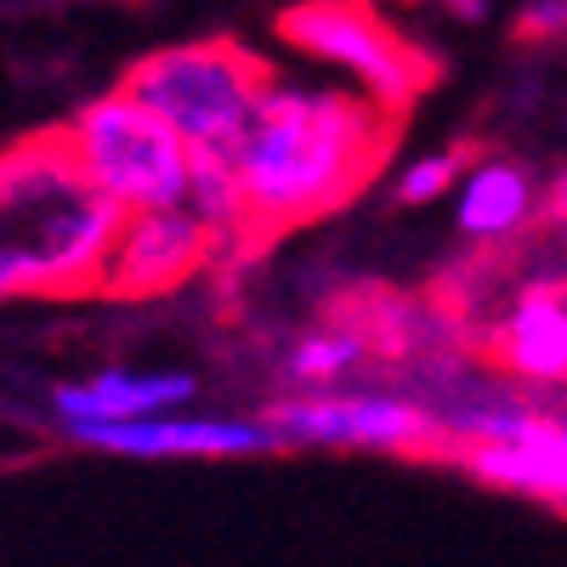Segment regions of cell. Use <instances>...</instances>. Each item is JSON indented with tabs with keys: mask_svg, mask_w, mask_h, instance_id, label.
Here are the masks:
<instances>
[{
	"mask_svg": "<svg viewBox=\"0 0 567 567\" xmlns=\"http://www.w3.org/2000/svg\"><path fill=\"white\" fill-rule=\"evenodd\" d=\"M69 443L114 460H261L284 449L267 414L239 420V414H182V409L80 425V432H69Z\"/></svg>",
	"mask_w": 567,
	"mask_h": 567,
	"instance_id": "obj_8",
	"label": "cell"
},
{
	"mask_svg": "<svg viewBox=\"0 0 567 567\" xmlns=\"http://www.w3.org/2000/svg\"><path fill=\"white\" fill-rule=\"evenodd\" d=\"M58 136L74 154V165L91 176V187H103L120 210H154L187 199L194 148L182 142L171 120H159L125 85L80 103L69 125H58Z\"/></svg>",
	"mask_w": 567,
	"mask_h": 567,
	"instance_id": "obj_4",
	"label": "cell"
},
{
	"mask_svg": "<svg viewBox=\"0 0 567 567\" xmlns=\"http://www.w3.org/2000/svg\"><path fill=\"white\" fill-rule=\"evenodd\" d=\"M539 221L534 171L516 159H471L454 187V227L477 250H505Z\"/></svg>",
	"mask_w": 567,
	"mask_h": 567,
	"instance_id": "obj_11",
	"label": "cell"
},
{
	"mask_svg": "<svg viewBox=\"0 0 567 567\" xmlns=\"http://www.w3.org/2000/svg\"><path fill=\"white\" fill-rule=\"evenodd\" d=\"M278 69L239 40H176L125 69V91L182 131L187 148H233Z\"/></svg>",
	"mask_w": 567,
	"mask_h": 567,
	"instance_id": "obj_3",
	"label": "cell"
},
{
	"mask_svg": "<svg viewBox=\"0 0 567 567\" xmlns=\"http://www.w3.org/2000/svg\"><path fill=\"white\" fill-rule=\"evenodd\" d=\"M443 425V454L460 460L477 483L550 505L567 516V414L534 409L523 392H488V398H425Z\"/></svg>",
	"mask_w": 567,
	"mask_h": 567,
	"instance_id": "obj_2",
	"label": "cell"
},
{
	"mask_svg": "<svg viewBox=\"0 0 567 567\" xmlns=\"http://www.w3.org/2000/svg\"><path fill=\"white\" fill-rule=\"evenodd\" d=\"M363 358H374L363 323L347 318V323H323V329H307V336L290 341L284 352V381L296 392H318V386H347L352 374L363 369Z\"/></svg>",
	"mask_w": 567,
	"mask_h": 567,
	"instance_id": "obj_12",
	"label": "cell"
},
{
	"mask_svg": "<svg viewBox=\"0 0 567 567\" xmlns=\"http://www.w3.org/2000/svg\"><path fill=\"white\" fill-rule=\"evenodd\" d=\"M278 34L301 58L341 69L363 97L392 114L414 109L437 80V58L398 34L369 0H296L290 12H278Z\"/></svg>",
	"mask_w": 567,
	"mask_h": 567,
	"instance_id": "obj_5",
	"label": "cell"
},
{
	"mask_svg": "<svg viewBox=\"0 0 567 567\" xmlns=\"http://www.w3.org/2000/svg\"><path fill=\"white\" fill-rule=\"evenodd\" d=\"M221 245L227 239L187 199L182 205H154V210H125L97 296H120V301L171 296L187 278H199L216 261Z\"/></svg>",
	"mask_w": 567,
	"mask_h": 567,
	"instance_id": "obj_7",
	"label": "cell"
},
{
	"mask_svg": "<svg viewBox=\"0 0 567 567\" xmlns=\"http://www.w3.org/2000/svg\"><path fill=\"white\" fill-rule=\"evenodd\" d=\"M516 40L523 45H550V40H567V0H528L516 12Z\"/></svg>",
	"mask_w": 567,
	"mask_h": 567,
	"instance_id": "obj_14",
	"label": "cell"
},
{
	"mask_svg": "<svg viewBox=\"0 0 567 567\" xmlns=\"http://www.w3.org/2000/svg\"><path fill=\"white\" fill-rule=\"evenodd\" d=\"M539 216H545L556 233H567V171H556V176H550V187L539 194Z\"/></svg>",
	"mask_w": 567,
	"mask_h": 567,
	"instance_id": "obj_15",
	"label": "cell"
},
{
	"mask_svg": "<svg viewBox=\"0 0 567 567\" xmlns=\"http://www.w3.org/2000/svg\"><path fill=\"white\" fill-rule=\"evenodd\" d=\"M437 7H443L454 23H483V18H488V0H437Z\"/></svg>",
	"mask_w": 567,
	"mask_h": 567,
	"instance_id": "obj_16",
	"label": "cell"
},
{
	"mask_svg": "<svg viewBox=\"0 0 567 567\" xmlns=\"http://www.w3.org/2000/svg\"><path fill=\"white\" fill-rule=\"evenodd\" d=\"M398 114L358 85H301L272 74L233 142L245 194V245L336 216L381 176Z\"/></svg>",
	"mask_w": 567,
	"mask_h": 567,
	"instance_id": "obj_1",
	"label": "cell"
},
{
	"mask_svg": "<svg viewBox=\"0 0 567 567\" xmlns=\"http://www.w3.org/2000/svg\"><path fill=\"white\" fill-rule=\"evenodd\" d=\"M465 148H443V154H425V159H409L392 182V199L403 210H425V205H437L443 194H454L460 176H465Z\"/></svg>",
	"mask_w": 567,
	"mask_h": 567,
	"instance_id": "obj_13",
	"label": "cell"
},
{
	"mask_svg": "<svg viewBox=\"0 0 567 567\" xmlns=\"http://www.w3.org/2000/svg\"><path fill=\"white\" fill-rule=\"evenodd\" d=\"M284 449H358V454H443L432 403L392 386H318L267 403Z\"/></svg>",
	"mask_w": 567,
	"mask_h": 567,
	"instance_id": "obj_6",
	"label": "cell"
},
{
	"mask_svg": "<svg viewBox=\"0 0 567 567\" xmlns=\"http://www.w3.org/2000/svg\"><path fill=\"white\" fill-rule=\"evenodd\" d=\"M488 363L516 386L561 392L567 386V290L550 278L523 284L499 323L488 329Z\"/></svg>",
	"mask_w": 567,
	"mask_h": 567,
	"instance_id": "obj_9",
	"label": "cell"
},
{
	"mask_svg": "<svg viewBox=\"0 0 567 567\" xmlns=\"http://www.w3.org/2000/svg\"><path fill=\"white\" fill-rule=\"evenodd\" d=\"M199 398V374L194 369H125L109 363L97 374L52 386V420L63 425V437L80 425H109V420H136V414H159V409H182Z\"/></svg>",
	"mask_w": 567,
	"mask_h": 567,
	"instance_id": "obj_10",
	"label": "cell"
}]
</instances>
